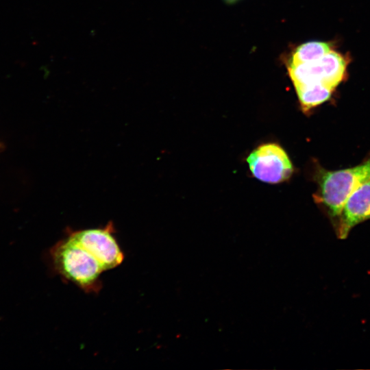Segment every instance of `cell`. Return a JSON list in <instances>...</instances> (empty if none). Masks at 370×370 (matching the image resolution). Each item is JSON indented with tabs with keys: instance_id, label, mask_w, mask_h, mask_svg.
<instances>
[{
	"instance_id": "obj_1",
	"label": "cell",
	"mask_w": 370,
	"mask_h": 370,
	"mask_svg": "<svg viewBox=\"0 0 370 370\" xmlns=\"http://www.w3.org/2000/svg\"><path fill=\"white\" fill-rule=\"evenodd\" d=\"M49 255L54 270L64 279L86 293L101 289L100 276L104 270L95 258L68 234L51 247Z\"/></svg>"
},
{
	"instance_id": "obj_2",
	"label": "cell",
	"mask_w": 370,
	"mask_h": 370,
	"mask_svg": "<svg viewBox=\"0 0 370 370\" xmlns=\"http://www.w3.org/2000/svg\"><path fill=\"white\" fill-rule=\"evenodd\" d=\"M370 178V158L354 167L337 171L319 169L317 173L319 185L316 200L329 215L338 219L343 207L352 193Z\"/></svg>"
},
{
	"instance_id": "obj_3",
	"label": "cell",
	"mask_w": 370,
	"mask_h": 370,
	"mask_svg": "<svg viewBox=\"0 0 370 370\" xmlns=\"http://www.w3.org/2000/svg\"><path fill=\"white\" fill-rule=\"evenodd\" d=\"M286 64L297 96L319 86L334 90L344 79L347 67L343 56L332 50L317 60L305 62L287 61Z\"/></svg>"
},
{
	"instance_id": "obj_4",
	"label": "cell",
	"mask_w": 370,
	"mask_h": 370,
	"mask_svg": "<svg viewBox=\"0 0 370 370\" xmlns=\"http://www.w3.org/2000/svg\"><path fill=\"white\" fill-rule=\"evenodd\" d=\"M67 234L95 258L104 271L118 267L124 260L112 222L104 227L69 231Z\"/></svg>"
},
{
	"instance_id": "obj_5",
	"label": "cell",
	"mask_w": 370,
	"mask_h": 370,
	"mask_svg": "<svg viewBox=\"0 0 370 370\" xmlns=\"http://www.w3.org/2000/svg\"><path fill=\"white\" fill-rule=\"evenodd\" d=\"M252 175L269 184L287 180L293 172L292 162L282 147L275 143L261 145L246 159Z\"/></svg>"
},
{
	"instance_id": "obj_6",
	"label": "cell",
	"mask_w": 370,
	"mask_h": 370,
	"mask_svg": "<svg viewBox=\"0 0 370 370\" xmlns=\"http://www.w3.org/2000/svg\"><path fill=\"white\" fill-rule=\"evenodd\" d=\"M369 219L370 178L362 182L346 200L338 219V237L346 238L352 227Z\"/></svg>"
},
{
	"instance_id": "obj_7",
	"label": "cell",
	"mask_w": 370,
	"mask_h": 370,
	"mask_svg": "<svg viewBox=\"0 0 370 370\" xmlns=\"http://www.w3.org/2000/svg\"><path fill=\"white\" fill-rule=\"evenodd\" d=\"M332 51L329 44L321 41H310L297 47L287 61L305 62L317 60Z\"/></svg>"
},
{
	"instance_id": "obj_8",
	"label": "cell",
	"mask_w": 370,
	"mask_h": 370,
	"mask_svg": "<svg viewBox=\"0 0 370 370\" xmlns=\"http://www.w3.org/2000/svg\"><path fill=\"white\" fill-rule=\"evenodd\" d=\"M225 2L228 3H234L238 0H224Z\"/></svg>"
}]
</instances>
